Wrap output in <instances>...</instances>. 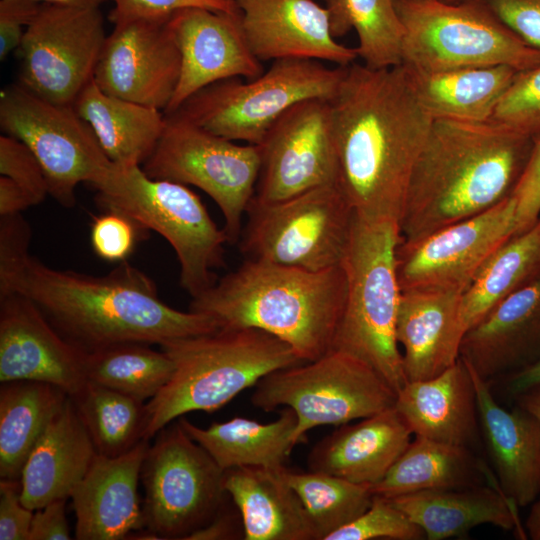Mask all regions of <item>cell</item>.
<instances>
[{
    "instance_id": "obj_1",
    "label": "cell",
    "mask_w": 540,
    "mask_h": 540,
    "mask_svg": "<svg viewBox=\"0 0 540 540\" xmlns=\"http://www.w3.org/2000/svg\"><path fill=\"white\" fill-rule=\"evenodd\" d=\"M30 239L21 228L0 234V294L29 298L84 353L129 342L162 345L219 329L206 314L168 306L154 282L125 261L104 276L57 270L30 255Z\"/></svg>"
},
{
    "instance_id": "obj_2",
    "label": "cell",
    "mask_w": 540,
    "mask_h": 540,
    "mask_svg": "<svg viewBox=\"0 0 540 540\" xmlns=\"http://www.w3.org/2000/svg\"><path fill=\"white\" fill-rule=\"evenodd\" d=\"M331 106L337 186L358 217L399 223L434 119L402 65L373 69L352 63Z\"/></svg>"
},
{
    "instance_id": "obj_3",
    "label": "cell",
    "mask_w": 540,
    "mask_h": 540,
    "mask_svg": "<svg viewBox=\"0 0 540 540\" xmlns=\"http://www.w3.org/2000/svg\"><path fill=\"white\" fill-rule=\"evenodd\" d=\"M534 142L491 119H434L410 178L400 242L418 241L512 196Z\"/></svg>"
},
{
    "instance_id": "obj_4",
    "label": "cell",
    "mask_w": 540,
    "mask_h": 540,
    "mask_svg": "<svg viewBox=\"0 0 540 540\" xmlns=\"http://www.w3.org/2000/svg\"><path fill=\"white\" fill-rule=\"evenodd\" d=\"M346 294L342 265L309 271L248 258L193 297L190 310L210 316L219 328L263 330L308 362L332 349Z\"/></svg>"
},
{
    "instance_id": "obj_5",
    "label": "cell",
    "mask_w": 540,
    "mask_h": 540,
    "mask_svg": "<svg viewBox=\"0 0 540 540\" xmlns=\"http://www.w3.org/2000/svg\"><path fill=\"white\" fill-rule=\"evenodd\" d=\"M174 363L168 383L146 403L150 440L192 411L213 412L265 375L303 363L279 338L256 328H219L160 345Z\"/></svg>"
},
{
    "instance_id": "obj_6",
    "label": "cell",
    "mask_w": 540,
    "mask_h": 540,
    "mask_svg": "<svg viewBox=\"0 0 540 540\" xmlns=\"http://www.w3.org/2000/svg\"><path fill=\"white\" fill-rule=\"evenodd\" d=\"M399 223L355 214L342 266L347 278L343 314L332 349L362 360L397 392L407 382L396 339L400 287L396 250Z\"/></svg>"
},
{
    "instance_id": "obj_7",
    "label": "cell",
    "mask_w": 540,
    "mask_h": 540,
    "mask_svg": "<svg viewBox=\"0 0 540 540\" xmlns=\"http://www.w3.org/2000/svg\"><path fill=\"white\" fill-rule=\"evenodd\" d=\"M92 186L104 211L120 213L170 243L180 266V285L192 297L216 282L212 270L224 264L227 236L187 185L150 178L139 165L113 164Z\"/></svg>"
},
{
    "instance_id": "obj_8",
    "label": "cell",
    "mask_w": 540,
    "mask_h": 540,
    "mask_svg": "<svg viewBox=\"0 0 540 540\" xmlns=\"http://www.w3.org/2000/svg\"><path fill=\"white\" fill-rule=\"evenodd\" d=\"M395 3L404 27V67L433 72L505 65L522 71L540 64V50L521 39L481 0Z\"/></svg>"
},
{
    "instance_id": "obj_9",
    "label": "cell",
    "mask_w": 540,
    "mask_h": 540,
    "mask_svg": "<svg viewBox=\"0 0 540 540\" xmlns=\"http://www.w3.org/2000/svg\"><path fill=\"white\" fill-rule=\"evenodd\" d=\"M346 67L331 68L304 58L275 60L248 82L236 77L200 89L173 113L215 135L259 145L273 123L296 103L332 100Z\"/></svg>"
},
{
    "instance_id": "obj_10",
    "label": "cell",
    "mask_w": 540,
    "mask_h": 540,
    "mask_svg": "<svg viewBox=\"0 0 540 540\" xmlns=\"http://www.w3.org/2000/svg\"><path fill=\"white\" fill-rule=\"evenodd\" d=\"M396 392L371 366L331 349L316 360L275 370L255 385L251 403L263 410L291 408L297 416L294 444L323 425L339 426L395 405Z\"/></svg>"
},
{
    "instance_id": "obj_11",
    "label": "cell",
    "mask_w": 540,
    "mask_h": 540,
    "mask_svg": "<svg viewBox=\"0 0 540 540\" xmlns=\"http://www.w3.org/2000/svg\"><path fill=\"white\" fill-rule=\"evenodd\" d=\"M242 250L250 259L321 271L342 265L355 212L337 185L270 203L252 199Z\"/></svg>"
},
{
    "instance_id": "obj_12",
    "label": "cell",
    "mask_w": 540,
    "mask_h": 540,
    "mask_svg": "<svg viewBox=\"0 0 540 540\" xmlns=\"http://www.w3.org/2000/svg\"><path fill=\"white\" fill-rule=\"evenodd\" d=\"M143 171L153 179L192 185L221 210L228 243L242 233V218L255 195L261 156L257 145H239L171 113Z\"/></svg>"
},
{
    "instance_id": "obj_13",
    "label": "cell",
    "mask_w": 540,
    "mask_h": 540,
    "mask_svg": "<svg viewBox=\"0 0 540 540\" xmlns=\"http://www.w3.org/2000/svg\"><path fill=\"white\" fill-rule=\"evenodd\" d=\"M224 470L178 422L158 432L142 464L146 530L158 539H186L225 504Z\"/></svg>"
},
{
    "instance_id": "obj_14",
    "label": "cell",
    "mask_w": 540,
    "mask_h": 540,
    "mask_svg": "<svg viewBox=\"0 0 540 540\" xmlns=\"http://www.w3.org/2000/svg\"><path fill=\"white\" fill-rule=\"evenodd\" d=\"M0 127L29 147L44 171L49 195L67 208L75 205L80 183L96 184L114 164L73 105L44 100L19 83L1 92Z\"/></svg>"
},
{
    "instance_id": "obj_15",
    "label": "cell",
    "mask_w": 540,
    "mask_h": 540,
    "mask_svg": "<svg viewBox=\"0 0 540 540\" xmlns=\"http://www.w3.org/2000/svg\"><path fill=\"white\" fill-rule=\"evenodd\" d=\"M106 37L99 8L41 3L16 50L18 83L44 100L73 105L94 79Z\"/></svg>"
},
{
    "instance_id": "obj_16",
    "label": "cell",
    "mask_w": 540,
    "mask_h": 540,
    "mask_svg": "<svg viewBox=\"0 0 540 540\" xmlns=\"http://www.w3.org/2000/svg\"><path fill=\"white\" fill-rule=\"evenodd\" d=\"M516 201L444 227L412 243L399 242L396 272L401 292L463 294L489 257L515 232Z\"/></svg>"
},
{
    "instance_id": "obj_17",
    "label": "cell",
    "mask_w": 540,
    "mask_h": 540,
    "mask_svg": "<svg viewBox=\"0 0 540 540\" xmlns=\"http://www.w3.org/2000/svg\"><path fill=\"white\" fill-rule=\"evenodd\" d=\"M257 146L261 166L256 201L276 202L316 187L337 185L331 100L312 98L296 103L273 123Z\"/></svg>"
},
{
    "instance_id": "obj_18",
    "label": "cell",
    "mask_w": 540,
    "mask_h": 540,
    "mask_svg": "<svg viewBox=\"0 0 540 540\" xmlns=\"http://www.w3.org/2000/svg\"><path fill=\"white\" fill-rule=\"evenodd\" d=\"M170 17L131 18L113 23L94 74V81L103 92L166 110L182 66Z\"/></svg>"
},
{
    "instance_id": "obj_19",
    "label": "cell",
    "mask_w": 540,
    "mask_h": 540,
    "mask_svg": "<svg viewBox=\"0 0 540 540\" xmlns=\"http://www.w3.org/2000/svg\"><path fill=\"white\" fill-rule=\"evenodd\" d=\"M85 353L67 341L29 298L0 294V382L30 380L69 396L87 381Z\"/></svg>"
},
{
    "instance_id": "obj_20",
    "label": "cell",
    "mask_w": 540,
    "mask_h": 540,
    "mask_svg": "<svg viewBox=\"0 0 540 540\" xmlns=\"http://www.w3.org/2000/svg\"><path fill=\"white\" fill-rule=\"evenodd\" d=\"M170 25L182 66L165 114L173 113L187 98L212 83L236 77L251 80L264 72L246 41L239 10L186 8L170 17Z\"/></svg>"
},
{
    "instance_id": "obj_21",
    "label": "cell",
    "mask_w": 540,
    "mask_h": 540,
    "mask_svg": "<svg viewBox=\"0 0 540 540\" xmlns=\"http://www.w3.org/2000/svg\"><path fill=\"white\" fill-rule=\"evenodd\" d=\"M252 53L261 62L285 58L327 61L346 67L356 48L333 36L329 14L314 0H233Z\"/></svg>"
},
{
    "instance_id": "obj_22",
    "label": "cell",
    "mask_w": 540,
    "mask_h": 540,
    "mask_svg": "<svg viewBox=\"0 0 540 540\" xmlns=\"http://www.w3.org/2000/svg\"><path fill=\"white\" fill-rule=\"evenodd\" d=\"M460 357L489 384L540 357V275L466 331Z\"/></svg>"
},
{
    "instance_id": "obj_23",
    "label": "cell",
    "mask_w": 540,
    "mask_h": 540,
    "mask_svg": "<svg viewBox=\"0 0 540 540\" xmlns=\"http://www.w3.org/2000/svg\"><path fill=\"white\" fill-rule=\"evenodd\" d=\"M148 441L118 457L96 454L70 497L77 540L127 539L145 528L138 483Z\"/></svg>"
},
{
    "instance_id": "obj_24",
    "label": "cell",
    "mask_w": 540,
    "mask_h": 540,
    "mask_svg": "<svg viewBox=\"0 0 540 540\" xmlns=\"http://www.w3.org/2000/svg\"><path fill=\"white\" fill-rule=\"evenodd\" d=\"M467 366L476 391L481 437L499 487L518 508L531 505L540 494V423L517 405L510 410L501 406L490 384Z\"/></svg>"
},
{
    "instance_id": "obj_25",
    "label": "cell",
    "mask_w": 540,
    "mask_h": 540,
    "mask_svg": "<svg viewBox=\"0 0 540 540\" xmlns=\"http://www.w3.org/2000/svg\"><path fill=\"white\" fill-rule=\"evenodd\" d=\"M412 434L393 406L357 423L339 425L308 453V470L371 486L403 454Z\"/></svg>"
},
{
    "instance_id": "obj_26",
    "label": "cell",
    "mask_w": 540,
    "mask_h": 540,
    "mask_svg": "<svg viewBox=\"0 0 540 540\" xmlns=\"http://www.w3.org/2000/svg\"><path fill=\"white\" fill-rule=\"evenodd\" d=\"M394 406L415 436L472 450L480 444L474 381L461 357L435 377L406 382Z\"/></svg>"
},
{
    "instance_id": "obj_27",
    "label": "cell",
    "mask_w": 540,
    "mask_h": 540,
    "mask_svg": "<svg viewBox=\"0 0 540 540\" xmlns=\"http://www.w3.org/2000/svg\"><path fill=\"white\" fill-rule=\"evenodd\" d=\"M456 292H401L396 339L408 381L439 375L460 357L466 333Z\"/></svg>"
},
{
    "instance_id": "obj_28",
    "label": "cell",
    "mask_w": 540,
    "mask_h": 540,
    "mask_svg": "<svg viewBox=\"0 0 540 540\" xmlns=\"http://www.w3.org/2000/svg\"><path fill=\"white\" fill-rule=\"evenodd\" d=\"M96 454L69 396L25 462L20 477L22 503L35 511L71 497Z\"/></svg>"
},
{
    "instance_id": "obj_29",
    "label": "cell",
    "mask_w": 540,
    "mask_h": 540,
    "mask_svg": "<svg viewBox=\"0 0 540 540\" xmlns=\"http://www.w3.org/2000/svg\"><path fill=\"white\" fill-rule=\"evenodd\" d=\"M388 499L421 527L427 540L462 536L483 524L515 531L519 539L528 538L518 507L498 484L427 490Z\"/></svg>"
},
{
    "instance_id": "obj_30",
    "label": "cell",
    "mask_w": 540,
    "mask_h": 540,
    "mask_svg": "<svg viewBox=\"0 0 540 540\" xmlns=\"http://www.w3.org/2000/svg\"><path fill=\"white\" fill-rule=\"evenodd\" d=\"M285 468L224 470V489L241 516L245 540H316L304 505L285 478Z\"/></svg>"
},
{
    "instance_id": "obj_31",
    "label": "cell",
    "mask_w": 540,
    "mask_h": 540,
    "mask_svg": "<svg viewBox=\"0 0 540 540\" xmlns=\"http://www.w3.org/2000/svg\"><path fill=\"white\" fill-rule=\"evenodd\" d=\"M73 107L90 125L109 160L121 166L143 164L166 126L161 110L109 95L94 79L79 93Z\"/></svg>"
},
{
    "instance_id": "obj_32",
    "label": "cell",
    "mask_w": 540,
    "mask_h": 540,
    "mask_svg": "<svg viewBox=\"0 0 540 540\" xmlns=\"http://www.w3.org/2000/svg\"><path fill=\"white\" fill-rule=\"evenodd\" d=\"M403 68L417 100L433 119L464 121L490 120L519 72L505 65L433 72Z\"/></svg>"
},
{
    "instance_id": "obj_33",
    "label": "cell",
    "mask_w": 540,
    "mask_h": 540,
    "mask_svg": "<svg viewBox=\"0 0 540 540\" xmlns=\"http://www.w3.org/2000/svg\"><path fill=\"white\" fill-rule=\"evenodd\" d=\"M485 483L498 484L474 450L415 436L387 474L369 487L375 495L393 498Z\"/></svg>"
},
{
    "instance_id": "obj_34",
    "label": "cell",
    "mask_w": 540,
    "mask_h": 540,
    "mask_svg": "<svg viewBox=\"0 0 540 540\" xmlns=\"http://www.w3.org/2000/svg\"><path fill=\"white\" fill-rule=\"evenodd\" d=\"M179 423L223 470L244 466L280 469L295 446L297 416L288 407H283L278 419L269 423L243 417L214 422L207 428L183 417Z\"/></svg>"
},
{
    "instance_id": "obj_35",
    "label": "cell",
    "mask_w": 540,
    "mask_h": 540,
    "mask_svg": "<svg viewBox=\"0 0 540 540\" xmlns=\"http://www.w3.org/2000/svg\"><path fill=\"white\" fill-rule=\"evenodd\" d=\"M68 397L64 390L46 382L1 383V479L20 480L30 452Z\"/></svg>"
},
{
    "instance_id": "obj_36",
    "label": "cell",
    "mask_w": 540,
    "mask_h": 540,
    "mask_svg": "<svg viewBox=\"0 0 540 540\" xmlns=\"http://www.w3.org/2000/svg\"><path fill=\"white\" fill-rule=\"evenodd\" d=\"M540 275V217L528 230L512 236L484 263L461 296L466 331L494 306Z\"/></svg>"
},
{
    "instance_id": "obj_37",
    "label": "cell",
    "mask_w": 540,
    "mask_h": 540,
    "mask_svg": "<svg viewBox=\"0 0 540 540\" xmlns=\"http://www.w3.org/2000/svg\"><path fill=\"white\" fill-rule=\"evenodd\" d=\"M70 397L98 454L118 457L146 440L144 402L91 381Z\"/></svg>"
},
{
    "instance_id": "obj_38",
    "label": "cell",
    "mask_w": 540,
    "mask_h": 540,
    "mask_svg": "<svg viewBox=\"0 0 540 540\" xmlns=\"http://www.w3.org/2000/svg\"><path fill=\"white\" fill-rule=\"evenodd\" d=\"M335 38L354 30L363 64L373 69L402 63L404 27L395 0H323Z\"/></svg>"
},
{
    "instance_id": "obj_39",
    "label": "cell",
    "mask_w": 540,
    "mask_h": 540,
    "mask_svg": "<svg viewBox=\"0 0 540 540\" xmlns=\"http://www.w3.org/2000/svg\"><path fill=\"white\" fill-rule=\"evenodd\" d=\"M84 367L87 381L142 402L157 395L174 372V363L165 351L136 342L85 353Z\"/></svg>"
},
{
    "instance_id": "obj_40",
    "label": "cell",
    "mask_w": 540,
    "mask_h": 540,
    "mask_svg": "<svg viewBox=\"0 0 540 540\" xmlns=\"http://www.w3.org/2000/svg\"><path fill=\"white\" fill-rule=\"evenodd\" d=\"M284 475L304 505L316 540H325L355 520L370 506L374 496L368 485L326 473L285 468Z\"/></svg>"
},
{
    "instance_id": "obj_41",
    "label": "cell",
    "mask_w": 540,
    "mask_h": 540,
    "mask_svg": "<svg viewBox=\"0 0 540 540\" xmlns=\"http://www.w3.org/2000/svg\"><path fill=\"white\" fill-rule=\"evenodd\" d=\"M423 540L424 531L388 498L375 495L370 506L355 520L325 540Z\"/></svg>"
},
{
    "instance_id": "obj_42",
    "label": "cell",
    "mask_w": 540,
    "mask_h": 540,
    "mask_svg": "<svg viewBox=\"0 0 540 540\" xmlns=\"http://www.w3.org/2000/svg\"><path fill=\"white\" fill-rule=\"evenodd\" d=\"M491 120L527 137L540 136V64L516 74Z\"/></svg>"
},
{
    "instance_id": "obj_43",
    "label": "cell",
    "mask_w": 540,
    "mask_h": 540,
    "mask_svg": "<svg viewBox=\"0 0 540 540\" xmlns=\"http://www.w3.org/2000/svg\"><path fill=\"white\" fill-rule=\"evenodd\" d=\"M0 174L18 184L35 205L49 194L47 179L36 156L26 144L7 134L0 136Z\"/></svg>"
},
{
    "instance_id": "obj_44",
    "label": "cell",
    "mask_w": 540,
    "mask_h": 540,
    "mask_svg": "<svg viewBox=\"0 0 540 540\" xmlns=\"http://www.w3.org/2000/svg\"><path fill=\"white\" fill-rule=\"evenodd\" d=\"M105 212L92 223V248L104 260L124 262L135 247L137 231L140 228L120 213Z\"/></svg>"
},
{
    "instance_id": "obj_45",
    "label": "cell",
    "mask_w": 540,
    "mask_h": 540,
    "mask_svg": "<svg viewBox=\"0 0 540 540\" xmlns=\"http://www.w3.org/2000/svg\"><path fill=\"white\" fill-rule=\"evenodd\" d=\"M114 8L109 14L112 23L131 18L170 17L186 8H206L215 11L235 12L233 0H112Z\"/></svg>"
},
{
    "instance_id": "obj_46",
    "label": "cell",
    "mask_w": 540,
    "mask_h": 540,
    "mask_svg": "<svg viewBox=\"0 0 540 540\" xmlns=\"http://www.w3.org/2000/svg\"><path fill=\"white\" fill-rule=\"evenodd\" d=\"M512 196L516 201L515 236L530 229L540 217V136L535 139L528 163Z\"/></svg>"
},
{
    "instance_id": "obj_47",
    "label": "cell",
    "mask_w": 540,
    "mask_h": 540,
    "mask_svg": "<svg viewBox=\"0 0 540 540\" xmlns=\"http://www.w3.org/2000/svg\"><path fill=\"white\" fill-rule=\"evenodd\" d=\"M530 46L540 50V0H481Z\"/></svg>"
},
{
    "instance_id": "obj_48",
    "label": "cell",
    "mask_w": 540,
    "mask_h": 540,
    "mask_svg": "<svg viewBox=\"0 0 540 540\" xmlns=\"http://www.w3.org/2000/svg\"><path fill=\"white\" fill-rule=\"evenodd\" d=\"M34 511L21 500L20 480H0V540H28Z\"/></svg>"
},
{
    "instance_id": "obj_49",
    "label": "cell",
    "mask_w": 540,
    "mask_h": 540,
    "mask_svg": "<svg viewBox=\"0 0 540 540\" xmlns=\"http://www.w3.org/2000/svg\"><path fill=\"white\" fill-rule=\"evenodd\" d=\"M33 0H0V59L20 46L25 31L39 11Z\"/></svg>"
},
{
    "instance_id": "obj_50",
    "label": "cell",
    "mask_w": 540,
    "mask_h": 540,
    "mask_svg": "<svg viewBox=\"0 0 540 540\" xmlns=\"http://www.w3.org/2000/svg\"><path fill=\"white\" fill-rule=\"evenodd\" d=\"M66 500H54L34 511L28 540L71 539L65 513Z\"/></svg>"
},
{
    "instance_id": "obj_51",
    "label": "cell",
    "mask_w": 540,
    "mask_h": 540,
    "mask_svg": "<svg viewBox=\"0 0 540 540\" xmlns=\"http://www.w3.org/2000/svg\"><path fill=\"white\" fill-rule=\"evenodd\" d=\"M244 539L241 516L229 511L225 504L204 527L190 534L186 540Z\"/></svg>"
},
{
    "instance_id": "obj_52",
    "label": "cell",
    "mask_w": 540,
    "mask_h": 540,
    "mask_svg": "<svg viewBox=\"0 0 540 540\" xmlns=\"http://www.w3.org/2000/svg\"><path fill=\"white\" fill-rule=\"evenodd\" d=\"M35 205L30 196L13 180L0 177V216L20 213Z\"/></svg>"
},
{
    "instance_id": "obj_53",
    "label": "cell",
    "mask_w": 540,
    "mask_h": 540,
    "mask_svg": "<svg viewBox=\"0 0 540 540\" xmlns=\"http://www.w3.org/2000/svg\"><path fill=\"white\" fill-rule=\"evenodd\" d=\"M538 383H540V357L528 367L504 379L506 391L512 398Z\"/></svg>"
},
{
    "instance_id": "obj_54",
    "label": "cell",
    "mask_w": 540,
    "mask_h": 540,
    "mask_svg": "<svg viewBox=\"0 0 540 540\" xmlns=\"http://www.w3.org/2000/svg\"><path fill=\"white\" fill-rule=\"evenodd\" d=\"M515 405L533 415L540 423V383L521 391L513 397Z\"/></svg>"
},
{
    "instance_id": "obj_55",
    "label": "cell",
    "mask_w": 540,
    "mask_h": 540,
    "mask_svg": "<svg viewBox=\"0 0 540 540\" xmlns=\"http://www.w3.org/2000/svg\"><path fill=\"white\" fill-rule=\"evenodd\" d=\"M531 505L524 528L528 538L540 540V499L535 500Z\"/></svg>"
},
{
    "instance_id": "obj_56",
    "label": "cell",
    "mask_w": 540,
    "mask_h": 540,
    "mask_svg": "<svg viewBox=\"0 0 540 540\" xmlns=\"http://www.w3.org/2000/svg\"><path fill=\"white\" fill-rule=\"evenodd\" d=\"M39 3H50L72 8H99L107 0H33Z\"/></svg>"
},
{
    "instance_id": "obj_57",
    "label": "cell",
    "mask_w": 540,
    "mask_h": 540,
    "mask_svg": "<svg viewBox=\"0 0 540 540\" xmlns=\"http://www.w3.org/2000/svg\"><path fill=\"white\" fill-rule=\"evenodd\" d=\"M442 1H446V2H456V1H460V0H442Z\"/></svg>"
},
{
    "instance_id": "obj_58",
    "label": "cell",
    "mask_w": 540,
    "mask_h": 540,
    "mask_svg": "<svg viewBox=\"0 0 540 540\" xmlns=\"http://www.w3.org/2000/svg\"><path fill=\"white\" fill-rule=\"evenodd\" d=\"M396 1V0H395Z\"/></svg>"
}]
</instances>
